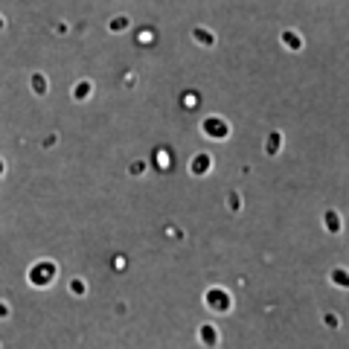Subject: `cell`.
Returning a JSON list of instances; mask_svg holds the SVG:
<instances>
[{
  "mask_svg": "<svg viewBox=\"0 0 349 349\" xmlns=\"http://www.w3.org/2000/svg\"><path fill=\"white\" fill-rule=\"evenodd\" d=\"M90 93H93V84H90V82H79V84L73 87V99H76V102H82V99H87Z\"/></svg>",
  "mask_w": 349,
  "mask_h": 349,
  "instance_id": "8fae6325",
  "label": "cell"
},
{
  "mask_svg": "<svg viewBox=\"0 0 349 349\" xmlns=\"http://www.w3.org/2000/svg\"><path fill=\"white\" fill-rule=\"evenodd\" d=\"M192 38H195L198 44H204V47H213V44H216V35H213V32H207V29H201V26H195V29H192Z\"/></svg>",
  "mask_w": 349,
  "mask_h": 349,
  "instance_id": "30bf717a",
  "label": "cell"
},
{
  "mask_svg": "<svg viewBox=\"0 0 349 349\" xmlns=\"http://www.w3.org/2000/svg\"><path fill=\"white\" fill-rule=\"evenodd\" d=\"M29 87H32L38 96H47V76H44V73H32V79H29Z\"/></svg>",
  "mask_w": 349,
  "mask_h": 349,
  "instance_id": "9c48e42d",
  "label": "cell"
},
{
  "mask_svg": "<svg viewBox=\"0 0 349 349\" xmlns=\"http://www.w3.org/2000/svg\"><path fill=\"white\" fill-rule=\"evenodd\" d=\"M0 29H3V17H0Z\"/></svg>",
  "mask_w": 349,
  "mask_h": 349,
  "instance_id": "603a6c76",
  "label": "cell"
},
{
  "mask_svg": "<svg viewBox=\"0 0 349 349\" xmlns=\"http://www.w3.org/2000/svg\"><path fill=\"white\" fill-rule=\"evenodd\" d=\"M26 277H29V283H32V285L44 288V285H50V283L58 277V268H55V262H47V259H44V262H35V265L29 268V274H26Z\"/></svg>",
  "mask_w": 349,
  "mask_h": 349,
  "instance_id": "6da1fadb",
  "label": "cell"
},
{
  "mask_svg": "<svg viewBox=\"0 0 349 349\" xmlns=\"http://www.w3.org/2000/svg\"><path fill=\"white\" fill-rule=\"evenodd\" d=\"M128 23H131L128 15H116V17L111 20V29H114V32H122V29H128Z\"/></svg>",
  "mask_w": 349,
  "mask_h": 349,
  "instance_id": "9a60e30c",
  "label": "cell"
},
{
  "mask_svg": "<svg viewBox=\"0 0 349 349\" xmlns=\"http://www.w3.org/2000/svg\"><path fill=\"white\" fill-rule=\"evenodd\" d=\"M70 294H73V297H84V294H87V283H84L82 277H73V280H70Z\"/></svg>",
  "mask_w": 349,
  "mask_h": 349,
  "instance_id": "7c38bea8",
  "label": "cell"
},
{
  "mask_svg": "<svg viewBox=\"0 0 349 349\" xmlns=\"http://www.w3.org/2000/svg\"><path fill=\"white\" fill-rule=\"evenodd\" d=\"M146 169H149L146 160H131V163H128V175H143Z\"/></svg>",
  "mask_w": 349,
  "mask_h": 349,
  "instance_id": "2e32d148",
  "label": "cell"
},
{
  "mask_svg": "<svg viewBox=\"0 0 349 349\" xmlns=\"http://www.w3.org/2000/svg\"><path fill=\"white\" fill-rule=\"evenodd\" d=\"M323 323H326L329 329H341V317H338V315H332V312H326V315H323Z\"/></svg>",
  "mask_w": 349,
  "mask_h": 349,
  "instance_id": "e0dca14e",
  "label": "cell"
},
{
  "mask_svg": "<svg viewBox=\"0 0 349 349\" xmlns=\"http://www.w3.org/2000/svg\"><path fill=\"white\" fill-rule=\"evenodd\" d=\"M329 280H332L335 285H341V288H347V285H349V280H347V271H344V268H335V271L329 274Z\"/></svg>",
  "mask_w": 349,
  "mask_h": 349,
  "instance_id": "5bb4252c",
  "label": "cell"
},
{
  "mask_svg": "<svg viewBox=\"0 0 349 349\" xmlns=\"http://www.w3.org/2000/svg\"><path fill=\"white\" fill-rule=\"evenodd\" d=\"M201 131L210 137V140H227L230 137V125L221 119V116H207L201 122Z\"/></svg>",
  "mask_w": 349,
  "mask_h": 349,
  "instance_id": "3957f363",
  "label": "cell"
},
{
  "mask_svg": "<svg viewBox=\"0 0 349 349\" xmlns=\"http://www.w3.org/2000/svg\"><path fill=\"white\" fill-rule=\"evenodd\" d=\"M12 317V306L6 300H0V320H9Z\"/></svg>",
  "mask_w": 349,
  "mask_h": 349,
  "instance_id": "ac0fdd59",
  "label": "cell"
},
{
  "mask_svg": "<svg viewBox=\"0 0 349 349\" xmlns=\"http://www.w3.org/2000/svg\"><path fill=\"white\" fill-rule=\"evenodd\" d=\"M114 268H116V271H125V259H122V256H114Z\"/></svg>",
  "mask_w": 349,
  "mask_h": 349,
  "instance_id": "44dd1931",
  "label": "cell"
},
{
  "mask_svg": "<svg viewBox=\"0 0 349 349\" xmlns=\"http://www.w3.org/2000/svg\"><path fill=\"white\" fill-rule=\"evenodd\" d=\"M198 341H201V347H207V349H216V347H218L221 335H218L216 323H198Z\"/></svg>",
  "mask_w": 349,
  "mask_h": 349,
  "instance_id": "277c9868",
  "label": "cell"
},
{
  "mask_svg": "<svg viewBox=\"0 0 349 349\" xmlns=\"http://www.w3.org/2000/svg\"><path fill=\"white\" fill-rule=\"evenodd\" d=\"M283 44H285L288 50H294V52H297V50H303V38H300L297 32H291V29H285V32H283Z\"/></svg>",
  "mask_w": 349,
  "mask_h": 349,
  "instance_id": "ba28073f",
  "label": "cell"
},
{
  "mask_svg": "<svg viewBox=\"0 0 349 349\" xmlns=\"http://www.w3.org/2000/svg\"><path fill=\"white\" fill-rule=\"evenodd\" d=\"M210 166H213V157H210V154H195V157H192V163H189L192 175H207V172H210Z\"/></svg>",
  "mask_w": 349,
  "mask_h": 349,
  "instance_id": "52a82bcc",
  "label": "cell"
},
{
  "mask_svg": "<svg viewBox=\"0 0 349 349\" xmlns=\"http://www.w3.org/2000/svg\"><path fill=\"white\" fill-rule=\"evenodd\" d=\"M166 233H169L172 239H183V230H181V227H175V224H169V227H166Z\"/></svg>",
  "mask_w": 349,
  "mask_h": 349,
  "instance_id": "d6986e66",
  "label": "cell"
},
{
  "mask_svg": "<svg viewBox=\"0 0 349 349\" xmlns=\"http://www.w3.org/2000/svg\"><path fill=\"white\" fill-rule=\"evenodd\" d=\"M3 172H6V160L0 157V175H3Z\"/></svg>",
  "mask_w": 349,
  "mask_h": 349,
  "instance_id": "7402d4cb",
  "label": "cell"
},
{
  "mask_svg": "<svg viewBox=\"0 0 349 349\" xmlns=\"http://www.w3.org/2000/svg\"><path fill=\"white\" fill-rule=\"evenodd\" d=\"M227 210H230V213H239V210H242V195H239L236 189L227 192Z\"/></svg>",
  "mask_w": 349,
  "mask_h": 349,
  "instance_id": "4fadbf2b",
  "label": "cell"
},
{
  "mask_svg": "<svg viewBox=\"0 0 349 349\" xmlns=\"http://www.w3.org/2000/svg\"><path fill=\"white\" fill-rule=\"evenodd\" d=\"M323 224H326V230H329L332 236H338L341 227H344V218H341L338 210H326V213H323Z\"/></svg>",
  "mask_w": 349,
  "mask_h": 349,
  "instance_id": "5b68a950",
  "label": "cell"
},
{
  "mask_svg": "<svg viewBox=\"0 0 349 349\" xmlns=\"http://www.w3.org/2000/svg\"><path fill=\"white\" fill-rule=\"evenodd\" d=\"M280 149H283V131H271L268 140H265V154H268V157H277Z\"/></svg>",
  "mask_w": 349,
  "mask_h": 349,
  "instance_id": "8992f818",
  "label": "cell"
},
{
  "mask_svg": "<svg viewBox=\"0 0 349 349\" xmlns=\"http://www.w3.org/2000/svg\"><path fill=\"white\" fill-rule=\"evenodd\" d=\"M58 143V134H47V140H44V146L50 149V146H55Z\"/></svg>",
  "mask_w": 349,
  "mask_h": 349,
  "instance_id": "ffe728a7",
  "label": "cell"
},
{
  "mask_svg": "<svg viewBox=\"0 0 349 349\" xmlns=\"http://www.w3.org/2000/svg\"><path fill=\"white\" fill-rule=\"evenodd\" d=\"M204 303H207L213 312H218V315H224V312L233 309V300H230V294H227L224 288H207V291H204Z\"/></svg>",
  "mask_w": 349,
  "mask_h": 349,
  "instance_id": "7a4b0ae2",
  "label": "cell"
}]
</instances>
